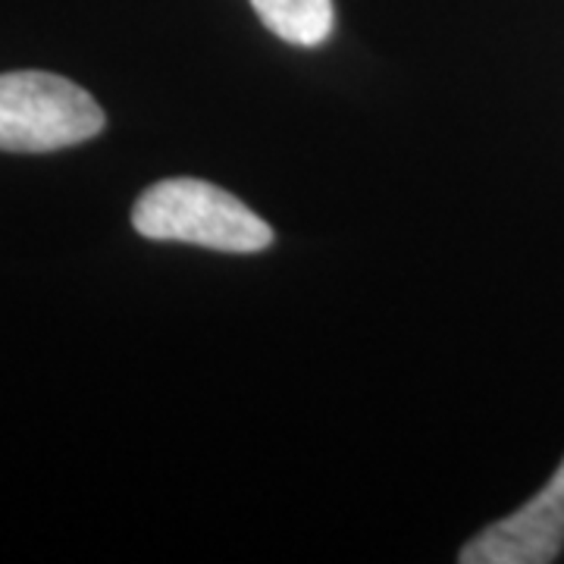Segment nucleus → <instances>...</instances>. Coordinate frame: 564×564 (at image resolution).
Masks as SVG:
<instances>
[{
	"mask_svg": "<svg viewBox=\"0 0 564 564\" xmlns=\"http://www.w3.org/2000/svg\"><path fill=\"white\" fill-rule=\"evenodd\" d=\"M132 226L154 242H185L251 254L273 242V229L236 195L204 180H163L141 192L132 207Z\"/></svg>",
	"mask_w": 564,
	"mask_h": 564,
	"instance_id": "obj_1",
	"label": "nucleus"
},
{
	"mask_svg": "<svg viewBox=\"0 0 564 564\" xmlns=\"http://www.w3.org/2000/svg\"><path fill=\"white\" fill-rule=\"evenodd\" d=\"M101 104L57 73H0V151L47 154L104 132Z\"/></svg>",
	"mask_w": 564,
	"mask_h": 564,
	"instance_id": "obj_2",
	"label": "nucleus"
},
{
	"mask_svg": "<svg viewBox=\"0 0 564 564\" xmlns=\"http://www.w3.org/2000/svg\"><path fill=\"white\" fill-rule=\"evenodd\" d=\"M564 549V462L549 484L514 514L489 524L464 545L462 564H549Z\"/></svg>",
	"mask_w": 564,
	"mask_h": 564,
	"instance_id": "obj_3",
	"label": "nucleus"
},
{
	"mask_svg": "<svg viewBox=\"0 0 564 564\" xmlns=\"http://www.w3.org/2000/svg\"><path fill=\"white\" fill-rule=\"evenodd\" d=\"M251 7L276 39L295 47H321L333 35V0H251Z\"/></svg>",
	"mask_w": 564,
	"mask_h": 564,
	"instance_id": "obj_4",
	"label": "nucleus"
}]
</instances>
